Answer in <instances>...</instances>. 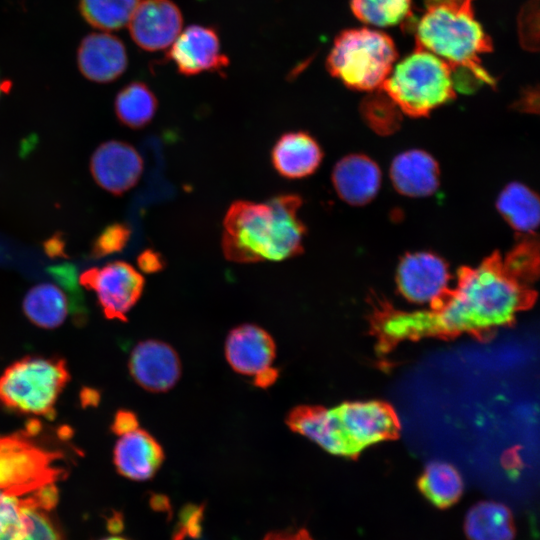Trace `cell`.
<instances>
[{"mask_svg": "<svg viewBox=\"0 0 540 540\" xmlns=\"http://www.w3.org/2000/svg\"><path fill=\"white\" fill-rule=\"evenodd\" d=\"M528 291L499 252L476 268L463 267L457 285L431 309L395 312L389 329L396 339L485 331L508 324Z\"/></svg>", "mask_w": 540, "mask_h": 540, "instance_id": "1", "label": "cell"}, {"mask_svg": "<svg viewBox=\"0 0 540 540\" xmlns=\"http://www.w3.org/2000/svg\"><path fill=\"white\" fill-rule=\"evenodd\" d=\"M302 199L282 194L263 203L239 200L223 222L222 250L232 262L282 261L303 252L306 227L299 217Z\"/></svg>", "mask_w": 540, "mask_h": 540, "instance_id": "2", "label": "cell"}, {"mask_svg": "<svg viewBox=\"0 0 540 540\" xmlns=\"http://www.w3.org/2000/svg\"><path fill=\"white\" fill-rule=\"evenodd\" d=\"M473 0H425V11L415 29L416 44L460 71L476 85H494L480 56L492 51L490 37L477 21Z\"/></svg>", "mask_w": 540, "mask_h": 540, "instance_id": "3", "label": "cell"}, {"mask_svg": "<svg viewBox=\"0 0 540 540\" xmlns=\"http://www.w3.org/2000/svg\"><path fill=\"white\" fill-rule=\"evenodd\" d=\"M378 89L411 117L427 116L456 96L449 64L418 44L396 65Z\"/></svg>", "mask_w": 540, "mask_h": 540, "instance_id": "4", "label": "cell"}, {"mask_svg": "<svg viewBox=\"0 0 540 540\" xmlns=\"http://www.w3.org/2000/svg\"><path fill=\"white\" fill-rule=\"evenodd\" d=\"M397 56L387 34L365 27L347 29L335 38L326 68L348 88L375 91L392 71Z\"/></svg>", "mask_w": 540, "mask_h": 540, "instance_id": "5", "label": "cell"}, {"mask_svg": "<svg viewBox=\"0 0 540 540\" xmlns=\"http://www.w3.org/2000/svg\"><path fill=\"white\" fill-rule=\"evenodd\" d=\"M39 432L33 422L25 430L0 436V492L28 496L61 478L64 455L37 440Z\"/></svg>", "mask_w": 540, "mask_h": 540, "instance_id": "6", "label": "cell"}, {"mask_svg": "<svg viewBox=\"0 0 540 540\" xmlns=\"http://www.w3.org/2000/svg\"><path fill=\"white\" fill-rule=\"evenodd\" d=\"M69 377L62 359L23 358L0 377V402L21 413L51 418Z\"/></svg>", "mask_w": 540, "mask_h": 540, "instance_id": "7", "label": "cell"}, {"mask_svg": "<svg viewBox=\"0 0 540 540\" xmlns=\"http://www.w3.org/2000/svg\"><path fill=\"white\" fill-rule=\"evenodd\" d=\"M79 283L95 292L106 318L126 321L127 314L138 302L144 289V277L124 261L85 270Z\"/></svg>", "mask_w": 540, "mask_h": 540, "instance_id": "8", "label": "cell"}, {"mask_svg": "<svg viewBox=\"0 0 540 540\" xmlns=\"http://www.w3.org/2000/svg\"><path fill=\"white\" fill-rule=\"evenodd\" d=\"M333 410L347 457L387 439L397 426L392 410L377 401L345 402Z\"/></svg>", "mask_w": 540, "mask_h": 540, "instance_id": "9", "label": "cell"}, {"mask_svg": "<svg viewBox=\"0 0 540 540\" xmlns=\"http://www.w3.org/2000/svg\"><path fill=\"white\" fill-rule=\"evenodd\" d=\"M448 265L430 252L405 255L397 268L396 283L402 296L420 306H436L449 291Z\"/></svg>", "mask_w": 540, "mask_h": 540, "instance_id": "10", "label": "cell"}, {"mask_svg": "<svg viewBox=\"0 0 540 540\" xmlns=\"http://www.w3.org/2000/svg\"><path fill=\"white\" fill-rule=\"evenodd\" d=\"M166 58L186 76L203 72H222L230 61L221 50L217 31L209 26L192 24L182 29L170 46Z\"/></svg>", "mask_w": 540, "mask_h": 540, "instance_id": "11", "label": "cell"}, {"mask_svg": "<svg viewBox=\"0 0 540 540\" xmlns=\"http://www.w3.org/2000/svg\"><path fill=\"white\" fill-rule=\"evenodd\" d=\"M127 26L137 46L156 52L176 40L183 29V16L171 0H141Z\"/></svg>", "mask_w": 540, "mask_h": 540, "instance_id": "12", "label": "cell"}, {"mask_svg": "<svg viewBox=\"0 0 540 540\" xmlns=\"http://www.w3.org/2000/svg\"><path fill=\"white\" fill-rule=\"evenodd\" d=\"M128 369L140 387L154 393L169 391L181 376L177 352L169 344L155 339H147L134 346Z\"/></svg>", "mask_w": 540, "mask_h": 540, "instance_id": "13", "label": "cell"}, {"mask_svg": "<svg viewBox=\"0 0 540 540\" xmlns=\"http://www.w3.org/2000/svg\"><path fill=\"white\" fill-rule=\"evenodd\" d=\"M90 171L101 188L114 195H121L139 181L143 161L132 145L110 140L99 145L92 154Z\"/></svg>", "mask_w": 540, "mask_h": 540, "instance_id": "14", "label": "cell"}, {"mask_svg": "<svg viewBox=\"0 0 540 540\" xmlns=\"http://www.w3.org/2000/svg\"><path fill=\"white\" fill-rule=\"evenodd\" d=\"M77 65L81 74L90 81L112 82L128 66L126 47L117 36L109 32L88 34L78 47Z\"/></svg>", "mask_w": 540, "mask_h": 540, "instance_id": "15", "label": "cell"}, {"mask_svg": "<svg viewBox=\"0 0 540 540\" xmlns=\"http://www.w3.org/2000/svg\"><path fill=\"white\" fill-rule=\"evenodd\" d=\"M225 356L234 371L255 376L272 366L276 345L263 328L254 324H242L229 332L225 342Z\"/></svg>", "mask_w": 540, "mask_h": 540, "instance_id": "16", "label": "cell"}, {"mask_svg": "<svg viewBox=\"0 0 540 540\" xmlns=\"http://www.w3.org/2000/svg\"><path fill=\"white\" fill-rule=\"evenodd\" d=\"M113 460L121 475L143 481L158 471L164 460V451L149 432L138 427L118 435Z\"/></svg>", "mask_w": 540, "mask_h": 540, "instance_id": "17", "label": "cell"}, {"mask_svg": "<svg viewBox=\"0 0 540 540\" xmlns=\"http://www.w3.org/2000/svg\"><path fill=\"white\" fill-rule=\"evenodd\" d=\"M63 289L49 282L33 286L22 303L26 317L36 326L46 329L59 327L70 314L74 319L83 320L86 312L82 300L68 296Z\"/></svg>", "mask_w": 540, "mask_h": 540, "instance_id": "18", "label": "cell"}, {"mask_svg": "<svg viewBox=\"0 0 540 540\" xmlns=\"http://www.w3.org/2000/svg\"><path fill=\"white\" fill-rule=\"evenodd\" d=\"M380 181L379 167L362 154L345 156L332 172V182L337 194L351 205L370 202L379 190Z\"/></svg>", "mask_w": 540, "mask_h": 540, "instance_id": "19", "label": "cell"}, {"mask_svg": "<svg viewBox=\"0 0 540 540\" xmlns=\"http://www.w3.org/2000/svg\"><path fill=\"white\" fill-rule=\"evenodd\" d=\"M322 157L317 141L303 131L283 134L271 151L273 167L278 174L288 179H301L313 174Z\"/></svg>", "mask_w": 540, "mask_h": 540, "instance_id": "20", "label": "cell"}, {"mask_svg": "<svg viewBox=\"0 0 540 540\" xmlns=\"http://www.w3.org/2000/svg\"><path fill=\"white\" fill-rule=\"evenodd\" d=\"M439 166L422 150H410L395 157L390 176L395 189L406 196L431 195L439 186Z\"/></svg>", "mask_w": 540, "mask_h": 540, "instance_id": "21", "label": "cell"}, {"mask_svg": "<svg viewBox=\"0 0 540 540\" xmlns=\"http://www.w3.org/2000/svg\"><path fill=\"white\" fill-rule=\"evenodd\" d=\"M468 540H514L515 524L510 509L499 502L481 501L472 506L465 518Z\"/></svg>", "mask_w": 540, "mask_h": 540, "instance_id": "22", "label": "cell"}, {"mask_svg": "<svg viewBox=\"0 0 540 540\" xmlns=\"http://www.w3.org/2000/svg\"><path fill=\"white\" fill-rule=\"evenodd\" d=\"M419 488L434 506L444 509L455 504L462 496L464 483L457 468L446 461H433L424 469Z\"/></svg>", "mask_w": 540, "mask_h": 540, "instance_id": "23", "label": "cell"}, {"mask_svg": "<svg viewBox=\"0 0 540 540\" xmlns=\"http://www.w3.org/2000/svg\"><path fill=\"white\" fill-rule=\"evenodd\" d=\"M497 209L508 224L518 232L531 233L538 226V197L523 184L507 185L498 197Z\"/></svg>", "mask_w": 540, "mask_h": 540, "instance_id": "24", "label": "cell"}, {"mask_svg": "<svg viewBox=\"0 0 540 540\" xmlns=\"http://www.w3.org/2000/svg\"><path fill=\"white\" fill-rule=\"evenodd\" d=\"M114 107L116 116L123 125L139 129L153 119L158 101L153 91L145 83L133 81L117 93Z\"/></svg>", "mask_w": 540, "mask_h": 540, "instance_id": "25", "label": "cell"}, {"mask_svg": "<svg viewBox=\"0 0 540 540\" xmlns=\"http://www.w3.org/2000/svg\"><path fill=\"white\" fill-rule=\"evenodd\" d=\"M141 0H79L84 20L104 32L128 25Z\"/></svg>", "mask_w": 540, "mask_h": 540, "instance_id": "26", "label": "cell"}, {"mask_svg": "<svg viewBox=\"0 0 540 540\" xmlns=\"http://www.w3.org/2000/svg\"><path fill=\"white\" fill-rule=\"evenodd\" d=\"M58 501L56 485L44 487L28 496H16L0 492V539L12 529L28 508L52 510Z\"/></svg>", "mask_w": 540, "mask_h": 540, "instance_id": "27", "label": "cell"}, {"mask_svg": "<svg viewBox=\"0 0 540 540\" xmlns=\"http://www.w3.org/2000/svg\"><path fill=\"white\" fill-rule=\"evenodd\" d=\"M350 7L360 21L388 27L403 22L410 15L411 0H351Z\"/></svg>", "mask_w": 540, "mask_h": 540, "instance_id": "28", "label": "cell"}, {"mask_svg": "<svg viewBox=\"0 0 540 540\" xmlns=\"http://www.w3.org/2000/svg\"><path fill=\"white\" fill-rule=\"evenodd\" d=\"M49 512L37 507L26 509L19 522L0 540H63Z\"/></svg>", "mask_w": 540, "mask_h": 540, "instance_id": "29", "label": "cell"}, {"mask_svg": "<svg viewBox=\"0 0 540 540\" xmlns=\"http://www.w3.org/2000/svg\"><path fill=\"white\" fill-rule=\"evenodd\" d=\"M131 236L130 228L123 223L106 226L92 243L91 255L101 258L122 251Z\"/></svg>", "mask_w": 540, "mask_h": 540, "instance_id": "30", "label": "cell"}, {"mask_svg": "<svg viewBox=\"0 0 540 540\" xmlns=\"http://www.w3.org/2000/svg\"><path fill=\"white\" fill-rule=\"evenodd\" d=\"M538 0H529L518 17V32L522 46L530 51L538 48Z\"/></svg>", "mask_w": 540, "mask_h": 540, "instance_id": "31", "label": "cell"}, {"mask_svg": "<svg viewBox=\"0 0 540 540\" xmlns=\"http://www.w3.org/2000/svg\"><path fill=\"white\" fill-rule=\"evenodd\" d=\"M138 427L139 421L132 411L119 410L114 417L111 429L118 436Z\"/></svg>", "mask_w": 540, "mask_h": 540, "instance_id": "32", "label": "cell"}, {"mask_svg": "<svg viewBox=\"0 0 540 540\" xmlns=\"http://www.w3.org/2000/svg\"><path fill=\"white\" fill-rule=\"evenodd\" d=\"M138 266L145 273H154L163 269L164 260L162 256L151 249L143 251L138 259Z\"/></svg>", "mask_w": 540, "mask_h": 540, "instance_id": "33", "label": "cell"}, {"mask_svg": "<svg viewBox=\"0 0 540 540\" xmlns=\"http://www.w3.org/2000/svg\"><path fill=\"white\" fill-rule=\"evenodd\" d=\"M278 376V370L271 366L254 376V384L260 388H267L276 382Z\"/></svg>", "mask_w": 540, "mask_h": 540, "instance_id": "34", "label": "cell"}, {"mask_svg": "<svg viewBox=\"0 0 540 540\" xmlns=\"http://www.w3.org/2000/svg\"><path fill=\"white\" fill-rule=\"evenodd\" d=\"M263 540H313V538L306 530L301 529L295 532H273Z\"/></svg>", "mask_w": 540, "mask_h": 540, "instance_id": "35", "label": "cell"}, {"mask_svg": "<svg viewBox=\"0 0 540 540\" xmlns=\"http://www.w3.org/2000/svg\"><path fill=\"white\" fill-rule=\"evenodd\" d=\"M45 250L51 256H58L63 252V244L60 239L53 238L45 243Z\"/></svg>", "mask_w": 540, "mask_h": 540, "instance_id": "36", "label": "cell"}, {"mask_svg": "<svg viewBox=\"0 0 540 540\" xmlns=\"http://www.w3.org/2000/svg\"><path fill=\"white\" fill-rule=\"evenodd\" d=\"M101 540H127V539H124V538L118 537V536H111V537L103 538Z\"/></svg>", "mask_w": 540, "mask_h": 540, "instance_id": "37", "label": "cell"}, {"mask_svg": "<svg viewBox=\"0 0 540 540\" xmlns=\"http://www.w3.org/2000/svg\"><path fill=\"white\" fill-rule=\"evenodd\" d=\"M6 88L8 87H6L5 83H3L0 79V97H1V94L6 91Z\"/></svg>", "mask_w": 540, "mask_h": 540, "instance_id": "38", "label": "cell"}]
</instances>
